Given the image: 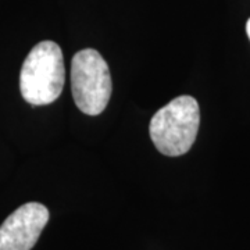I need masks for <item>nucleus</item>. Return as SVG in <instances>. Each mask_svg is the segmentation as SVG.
Segmentation results:
<instances>
[{
	"instance_id": "7ed1b4c3",
	"label": "nucleus",
	"mask_w": 250,
	"mask_h": 250,
	"mask_svg": "<svg viewBox=\"0 0 250 250\" xmlns=\"http://www.w3.org/2000/svg\"><path fill=\"white\" fill-rule=\"evenodd\" d=\"M71 90L83 114L99 116L107 107L113 83L106 60L95 49H83L71 62Z\"/></svg>"
},
{
	"instance_id": "f257e3e1",
	"label": "nucleus",
	"mask_w": 250,
	"mask_h": 250,
	"mask_svg": "<svg viewBox=\"0 0 250 250\" xmlns=\"http://www.w3.org/2000/svg\"><path fill=\"white\" fill-rule=\"evenodd\" d=\"M200 124V108L192 96H178L153 116L149 134L156 149L170 157L190 150Z\"/></svg>"
},
{
	"instance_id": "f03ea898",
	"label": "nucleus",
	"mask_w": 250,
	"mask_h": 250,
	"mask_svg": "<svg viewBox=\"0 0 250 250\" xmlns=\"http://www.w3.org/2000/svg\"><path fill=\"white\" fill-rule=\"evenodd\" d=\"M65 70L60 46L52 41L41 42L29 52L20 72V90L32 106L53 103L62 95Z\"/></svg>"
},
{
	"instance_id": "20e7f679",
	"label": "nucleus",
	"mask_w": 250,
	"mask_h": 250,
	"mask_svg": "<svg viewBox=\"0 0 250 250\" xmlns=\"http://www.w3.org/2000/svg\"><path fill=\"white\" fill-rule=\"evenodd\" d=\"M49 221V210L36 202L25 203L0 225V250H31Z\"/></svg>"
},
{
	"instance_id": "39448f33",
	"label": "nucleus",
	"mask_w": 250,
	"mask_h": 250,
	"mask_svg": "<svg viewBox=\"0 0 250 250\" xmlns=\"http://www.w3.org/2000/svg\"><path fill=\"white\" fill-rule=\"evenodd\" d=\"M246 34H248V36H249L250 39V18L248 20V22H246Z\"/></svg>"
}]
</instances>
